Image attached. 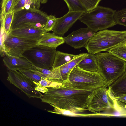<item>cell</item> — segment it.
<instances>
[{"mask_svg": "<svg viewBox=\"0 0 126 126\" xmlns=\"http://www.w3.org/2000/svg\"><path fill=\"white\" fill-rule=\"evenodd\" d=\"M35 4L36 5V6L39 8L40 7V3H39L38 0H33Z\"/></svg>", "mask_w": 126, "mask_h": 126, "instance_id": "cell-37", "label": "cell"}, {"mask_svg": "<svg viewBox=\"0 0 126 126\" xmlns=\"http://www.w3.org/2000/svg\"><path fill=\"white\" fill-rule=\"evenodd\" d=\"M60 68L62 77L64 81L68 79L72 70L69 68L65 64L60 67Z\"/></svg>", "mask_w": 126, "mask_h": 126, "instance_id": "cell-33", "label": "cell"}, {"mask_svg": "<svg viewBox=\"0 0 126 126\" xmlns=\"http://www.w3.org/2000/svg\"><path fill=\"white\" fill-rule=\"evenodd\" d=\"M101 0H79L87 11L94 9L98 6Z\"/></svg>", "mask_w": 126, "mask_h": 126, "instance_id": "cell-26", "label": "cell"}, {"mask_svg": "<svg viewBox=\"0 0 126 126\" xmlns=\"http://www.w3.org/2000/svg\"><path fill=\"white\" fill-rule=\"evenodd\" d=\"M96 32L88 28H81L63 37L65 42L75 49L85 47L91 38Z\"/></svg>", "mask_w": 126, "mask_h": 126, "instance_id": "cell-11", "label": "cell"}, {"mask_svg": "<svg viewBox=\"0 0 126 126\" xmlns=\"http://www.w3.org/2000/svg\"><path fill=\"white\" fill-rule=\"evenodd\" d=\"M120 45L126 48V41L120 44Z\"/></svg>", "mask_w": 126, "mask_h": 126, "instance_id": "cell-39", "label": "cell"}, {"mask_svg": "<svg viewBox=\"0 0 126 126\" xmlns=\"http://www.w3.org/2000/svg\"><path fill=\"white\" fill-rule=\"evenodd\" d=\"M56 48L38 45L25 51L22 56L32 65L49 70L53 69Z\"/></svg>", "mask_w": 126, "mask_h": 126, "instance_id": "cell-6", "label": "cell"}, {"mask_svg": "<svg viewBox=\"0 0 126 126\" xmlns=\"http://www.w3.org/2000/svg\"></svg>", "mask_w": 126, "mask_h": 126, "instance_id": "cell-41", "label": "cell"}, {"mask_svg": "<svg viewBox=\"0 0 126 126\" xmlns=\"http://www.w3.org/2000/svg\"><path fill=\"white\" fill-rule=\"evenodd\" d=\"M95 54L98 71L108 87L124 73L126 62L109 52Z\"/></svg>", "mask_w": 126, "mask_h": 126, "instance_id": "cell-2", "label": "cell"}, {"mask_svg": "<svg viewBox=\"0 0 126 126\" xmlns=\"http://www.w3.org/2000/svg\"><path fill=\"white\" fill-rule=\"evenodd\" d=\"M16 0H4V8L6 14L12 11Z\"/></svg>", "mask_w": 126, "mask_h": 126, "instance_id": "cell-34", "label": "cell"}, {"mask_svg": "<svg viewBox=\"0 0 126 126\" xmlns=\"http://www.w3.org/2000/svg\"><path fill=\"white\" fill-rule=\"evenodd\" d=\"M38 41L13 36L6 35L4 43L8 54L23 57L24 53L28 49L38 45Z\"/></svg>", "mask_w": 126, "mask_h": 126, "instance_id": "cell-10", "label": "cell"}, {"mask_svg": "<svg viewBox=\"0 0 126 126\" xmlns=\"http://www.w3.org/2000/svg\"><path fill=\"white\" fill-rule=\"evenodd\" d=\"M66 4L70 11L86 12L87 11L79 0H63Z\"/></svg>", "mask_w": 126, "mask_h": 126, "instance_id": "cell-20", "label": "cell"}, {"mask_svg": "<svg viewBox=\"0 0 126 126\" xmlns=\"http://www.w3.org/2000/svg\"><path fill=\"white\" fill-rule=\"evenodd\" d=\"M56 20L57 18L55 16L51 15H48L46 23L43 28L47 32L52 31Z\"/></svg>", "mask_w": 126, "mask_h": 126, "instance_id": "cell-31", "label": "cell"}, {"mask_svg": "<svg viewBox=\"0 0 126 126\" xmlns=\"http://www.w3.org/2000/svg\"><path fill=\"white\" fill-rule=\"evenodd\" d=\"M47 88V91L40 99L42 102L54 107L76 112L87 110L88 99L94 90L79 89L63 84Z\"/></svg>", "mask_w": 126, "mask_h": 126, "instance_id": "cell-1", "label": "cell"}, {"mask_svg": "<svg viewBox=\"0 0 126 126\" xmlns=\"http://www.w3.org/2000/svg\"><path fill=\"white\" fill-rule=\"evenodd\" d=\"M55 113L66 115L69 116L81 117H88L89 116L88 114H77L76 112H74L70 111L60 109L58 108H56L54 110Z\"/></svg>", "mask_w": 126, "mask_h": 126, "instance_id": "cell-28", "label": "cell"}, {"mask_svg": "<svg viewBox=\"0 0 126 126\" xmlns=\"http://www.w3.org/2000/svg\"><path fill=\"white\" fill-rule=\"evenodd\" d=\"M65 43L63 37L56 35L53 33L45 32L38 41V45L56 48Z\"/></svg>", "mask_w": 126, "mask_h": 126, "instance_id": "cell-15", "label": "cell"}, {"mask_svg": "<svg viewBox=\"0 0 126 126\" xmlns=\"http://www.w3.org/2000/svg\"><path fill=\"white\" fill-rule=\"evenodd\" d=\"M110 52L126 62V48L120 44L110 49Z\"/></svg>", "mask_w": 126, "mask_h": 126, "instance_id": "cell-23", "label": "cell"}, {"mask_svg": "<svg viewBox=\"0 0 126 126\" xmlns=\"http://www.w3.org/2000/svg\"><path fill=\"white\" fill-rule=\"evenodd\" d=\"M14 13L11 11L6 14L4 23V29L6 34L8 35L10 32Z\"/></svg>", "mask_w": 126, "mask_h": 126, "instance_id": "cell-24", "label": "cell"}, {"mask_svg": "<svg viewBox=\"0 0 126 126\" xmlns=\"http://www.w3.org/2000/svg\"><path fill=\"white\" fill-rule=\"evenodd\" d=\"M34 8V4L33 0H16L12 11L14 13L25 9Z\"/></svg>", "mask_w": 126, "mask_h": 126, "instance_id": "cell-19", "label": "cell"}, {"mask_svg": "<svg viewBox=\"0 0 126 126\" xmlns=\"http://www.w3.org/2000/svg\"><path fill=\"white\" fill-rule=\"evenodd\" d=\"M7 35L4 32L3 26H0V54L1 57H4L7 55L6 51L4 41Z\"/></svg>", "mask_w": 126, "mask_h": 126, "instance_id": "cell-25", "label": "cell"}, {"mask_svg": "<svg viewBox=\"0 0 126 126\" xmlns=\"http://www.w3.org/2000/svg\"><path fill=\"white\" fill-rule=\"evenodd\" d=\"M7 80L24 93L29 98L41 99L43 95L35 89L36 82L28 79L17 70H9Z\"/></svg>", "mask_w": 126, "mask_h": 126, "instance_id": "cell-9", "label": "cell"}, {"mask_svg": "<svg viewBox=\"0 0 126 126\" xmlns=\"http://www.w3.org/2000/svg\"><path fill=\"white\" fill-rule=\"evenodd\" d=\"M114 97L115 99L126 104V95H122L117 97L114 96Z\"/></svg>", "mask_w": 126, "mask_h": 126, "instance_id": "cell-36", "label": "cell"}, {"mask_svg": "<svg viewBox=\"0 0 126 126\" xmlns=\"http://www.w3.org/2000/svg\"><path fill=\"white\" fill-rule=\"evenodd\" d=\"M126 41V31L105 29L96 32L85 47L89 53L95 54L108 52L112 48Z\"/></svg>", "mask_w": 126, "mask_h": 126, "instance_id": "cell-3", "label": "cell"}, {"mask_svg": "<svg viewBox=\"0 0 126 126\" xmlns=\"http://www.w3.org/2000/svg\"><path fill=\"white\" fill-rule=\"evenodd\" d=\"M84 13L68 11L63 16L57 18L56 23L52 30L53 33L62 37Z\"/></svg>", "mask_w": 126, "mask_h": 126, "instance_id": "cell-12", "label": "cell"}, {"mask_svg": "<svg viewBox=\"0 0 126 126\" xmlns=\"http://www.w3.org/2000/svg\"><path fill=\"white\" fill-rule=\"evenodd\" d=\"M17 70L28 79L37 83H39L42 79H44L30 69H23Z\"/></svg>", "mask_w": 126, "mask_h": 126, "instance_id": "cell-21", "label": "cell"}, {"mask_svg": "<svg viewBox=\"0 0 126 126\" xmlns=\"http://www.w3.org/2000/svg\"><path fill=\"white\" fill-rule=\"evenodd\" d=\"M116 11L110 8L98 5L84 13L79 20L90 30L96 32L116 25L114 17Z\"/></svg>", "mask_w": 126, "mask_h": 126, "instance_id": "cell-4", "label": "cell"}, {"mask_svg": "<svg viewBox=\"0 0 126 126\" xmlns=\"http://www.w3.org/2000/svg\"><path fill=\"white\" fill-rule=\"evenodd\" d=\"M4 0H1V2H2V1H3Z\"/></svg>", "mask_w": 126, "mask_h": 126, "instance_id": "cell-40", "label": "cell"}, {"mask_svg": "<svg viewBox=\"0 0 126 126\" xmlns=\"http://www.w3.org/2000/svg\"><path fill=\"white\" fill-rule=\"evenodd\" d=\"M3 61L9 70L30 69L32 67V64L23 57H17L7 54L4 57Z\"/></svg>", "mask_w": 126, "mask_h": 126, "instance_id": "cell-14", "label": "cell"}, {"mask_svg": "<svg viewBox=\"0 0 126 126\" xmlns=\"http://www.w3.org/2000/svg\"><path fill=\"white\" fill-rule=\"evenodd\" d=\"M80 54L77 55L65 53L56 51L53 65V68L60 67L77 57Z\"/></svg>", "mask_w": 126, "mask_h": 126, "instance_id": "cell-18", "label": "cell"}, {"mask_svg": "<svg viewBox=\"0 0 126 126\" xmlns=\"http://www.w3.org/2000/svg\"><path fill=\"white\" fill-rule=\"evenodd\" d=\"M48 15L46 13L34 8L24 9L14 13L11 31L27 24H32L43 28L46 23Z\"/></svg>", "mask_w": 126, "mask_h": 126, "instance_id": "cell-8", "label": "cell"}, {"mask_svg": "<svg viewBox=\"0 0 126 126\" xmlns=\"http://www.w3.org/2000/svg\"><path fill=\"white\" fill-rule=\"evenodd\" d=\"M88 54V53H87L80 54L79 56L65 64L69 68L72 70L80 62L86 57Z\"/></svg>", "mask_w": 126, "mask_h": 126, "instance_id": "cell-29", "label": "cell"}, {"mask_svg": "<svg viewBox=\"0 0 126 126\" xmlns=\"http://www.w3.org/2000/svg\"><path fill=\"white\" fill-rule=\"evenodd\" d=\"M46 32L43 28H38L32 24H27L21 28L11 30L9 33L15 36L39 41Z\"/></svg>", "mask_w": 126, "mask_h": 126, "instance_id": "cell-13", "label": "cell"}, {"mask_svg": "<svg viewBox=\"0 0 126 126\" xmlns=\"http://www.w3.org/2000/svg\"><path fill=\"white\" fill-rule=\"evenodd\" d=\"M84 70L93 72L98 71L95 54L88 53L87 56L76 66Z\"/></svg>", "mask_w": 126, "mask_h": 126, "instance_id": "cell-17", "label": "cell"}, {"mask_svg": "<svg viewBox=\"0 0 126 126\" xmlns=\"http://www.w3.org/2000/svg\"><path fill=\"white\" fill-rule=\"evenodd\" d=\"M52 69L49 70L37 67L32 65V68L30 69L32 71L44 79H45L51 73Z\"/></svg>", "mask_w": 126, "mask_h": 126, "instance_id": "cell-27", "label": "cell"}, {"mask_svg": "<svg viewBox=\"0 0 126 126\" xmlns=\"http://www.w3.org/2000/svg\"><path fill=\"white\" fill-rule=\"evenodd\" d=\"M108 87L114 97L126 95V69L123 75Z\"/></svg>", "mask_w": 126, "mask_h": 126, "instance_id": "cell-16", "label": "cell"}, {"mask_svg": "<svg viewBox=\"0 0 126 126\" xmlns=\"http://www.w3.org/2000/svg\"><path fill=\"white\" fill-rule=\"evenodd\" d=\"M114 17L116 25H122L126 27V8L116 11Z\"/></svg>", "mask_w": 126, "mask_h": 126, "instance_id": "cell-22", "label": "cell"}, {"mask_svg": "<svg viewBox=\"0 0 126 126\" xmlns=\"http://www.w3.org/2000/svg\"><path fill=\"white\" fill-rule=\"evenodd\" d=\"M115 98L108 87L105 85L93 90L87 102V110L94 113L114 110Z\"/></svg>", "mask_w": 126, "mask_h": 126, "instance_id": "cell-7", "label": "cell"}, {"mask_svg": "<svg viewBox=\"0 0 126 126\" xmlns=\"http://www.w3.org/2000/svg\"><path fill=\"white\" fill-rule=\"evenodd\" d=\"M38 2L42 4H45L46 3L47 1V0H38Z\"/></svg>", "mask_w": 126, "mask_h": 126, "instance_id": "cell-38", "label": "cell"}, {"mask_svg": "<svg viewBox=\"0 0 126 126\" xmlns=\"http://www.w3.org/2000/svg\"><path fill=\"white\" fill-rule=\"evenodd\" d=\"M36 86L35 88L36 90L44 94L46 93L47 90V88L43 87L40 85L39 83H36Z\"/></svg>", "mask_w": 126, "mask_h": 126, "instance_id": "cell-35", "label": "cell"}, {"mask_svg": "<svg viewBox=\"0 0 126 126\" xmlns=\"http://www.w3.org/2000/svg\"><path fill=\"white\" fill-rule=\"evenodd\" d=\"M63 84L79 89L94 90L106 85V81L99 71L84 70L76 66L71 70Z\"/></svg>", "mask_w": 126, "mask_h": 126, "instance_id": "cell-5", "label": "cell"}, {"mask_svg": "<svg viewBox=\"0 0 126 126\" xmlns=\"http://www.w3.org/2000/svg\"><path fill=\"white\" fill-rule=\"evenodd\" d=\"M40 85L45 87H56L62 84L61 83L49 81L45 79H42L39 82Z\"/></svg>", "mask_w": 126, "mask_h": 126, "instance_id": "cell-32", "label": "cell"}, {"mask_svg": "<svg viewBox=\"0 0 126 126\" xmlns=\"http://www.w3.org/2000/svg\"><path fill=\"white\" fill-rule=\"evenodd\" d=\"M114 110L120 114L126 117V104L115 99Z\"/></svg>", "mask_w": 126, "mask_h": 126, "instance_id": "cell-30", "label": "cell"}]
</instances>
